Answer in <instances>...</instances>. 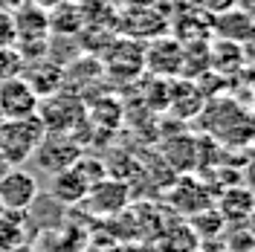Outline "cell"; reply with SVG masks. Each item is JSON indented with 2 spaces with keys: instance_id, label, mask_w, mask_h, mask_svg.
<instances>
[{
  "instance_id": "1",
  "label": "cell",
  "mask_w": 255,
  "mask_h": 252,
  "mask_svg": "<svg viewBox=\"0 0 255 252\" xmlns=\"http://www.w3.org/2000/svg\"><path fill=\"white\" fill-rule=\"evenodd\" d=\"M44 125L35 116H26V119H3L0 122V157L6 159L12 168L23 165L26 159H32L38 142L44 139Z\"/></svg>"
},
{
  "instance_id": "2",
  "label": "cell",
  "mask_w": 255,
  "mask_h": 252,
  "mask_svg": "<svg viewBox=\"0 0 255 252\" xmlns=\"http://www.w3.org/2000/svg\"><path fill=\"white\" fill-rule=\"evenodd\" d=\"M87 116V105L81 102V96L70 93V90H58V93L41 99L38 105V119L47 133H70L84 122Z\"/></svg>"
},
{
  "instance_id": "3",
  "label": "cell",
  "mask_w": 255,
  "mask_h": 252,
  "mask_svg": "<svg viewBox=\"0 0 255 252\" xmlns=\"http://www.w3.org/2000/svg\"><path fill=\"white\" fill-rule=\"evenodd\" d=\"M81 154H84L81 142L73 139L70 133H44V139L38 142L32 159L38 162V168H44L49 174H58V171H67Z\"/></svg>"
},
{
  "instance_id": "4",
  "label": "cell",
  "mask_w": 255,
  "mask_h": 252,
  "mask_svg": "<svg viewBox=\"0 0 255 252\" xmlns=\"http://www.w3.org/2000/svg\"><path fill=\"white\" fill-rule=\"evenodd\" d=\"M38 200V180L23 168H9L0 177V209L3 212H29Z\"/></svg>"
},
{
  "instance_id": "5",
  "label": "cell",
  "mask_w": 255,
  "mask_h": 252,
  "mask_svg": "<svg viewBox=\"0 0 255 252\" xmlns=\"http://www.w3.org/2000/svg\"><path fill=\"white\" fill-rule=\"evenodd\" d=\"M38 105H41V99L35 96V90L26 84L23 76L0 81V116L3 119H26V116H35Z\"/></svg>"
},
{
  "instance_id": "6",
  "label": "cell",
  "mask_w": 255,
  "mask_h": 252,
  "mask_svg": "<svg viewBox=\"0 0 255 252\" xmlns=\"http://www.w3.org/2000/svg\"><path fill=\"white\" fill-rule=\"evenodd\" d=\"M253 26H255L253 12H247L241 6H232L226 12H218V15H212V20H209V32L218 41H229V44H241V47H247L253 41Z\"/></svg>"
},
{
  "instance_id": "7",
  "label": "cell",
  "mask_w": 255,
  "mask_h": 252,
  "mask_svg": "<svg viewBox=\"0 0 255 252\" xmlns=\"http://www.w3.org/2000/svg\"><path fill=\"white\" fill-rule=\"evenodd\" d=\"M128 200H130L128 186L122 183V180H113V177H102L96 186H90L87 197H84V203L90 206V212L102 215V218L119 215V212L128 206Z\"/></svg>"
},
{
  "instance_id": "8",
  "label": "cell",
  "mask_w": 255,
  "mask_h": 252,
  "mask_svg": "<svg viewBox=\"0 0 255 252\" xmlns=\"http://www.w3.org/2000/svg\"><path fill=\"white\" fill-rule=\"evenodd\" d=\"M142 64L157 76H177L183 67V44L177 38H159L145 49Z\"/></svg>"
},
{
  "instance_id": "9",
  "label": "cell",
  "mask_w": 255,
  "mask_h": 252,
  "mask_svg": "<svg viewBox=\"0 0 255 252\" xmlns=\"http://www.w3.org/2000/svg\"><path fill=\"white\" fill-rule=\"evenodd\" d=\"M23 79L38 99H47V96L64 90V67L55 61H47V58H38V61H29L23 67Z\"/></svg>"
},
{
  "instance_id": "10",
  "label": "cell",
  "mask_w": 255,
  "mask_h": 252,
  "mask_svg": "<svg viewBox=\"0 0 255 252\" xmlns=\"http://www.w3.org/2000/svg\"><path fill=\"white\" fill-rule=\"evenodd\" d=\"M168 200L174 203L177 212H186V218H191L194 212H203V209L212 206V194H209V189L203 183H197L191 177H183V180H177Z\"/></svg>"
},
{
  "instance_id": "11",
  "label": "cell",
  "mask_w": 255,
  "mask_h": 252,
  "mask_svg": "<svg viewBox=\"0 0 255 252\" xmlns=\"http://www.w3.org/2000/svg\"><path fill=\"white\" fill-rule=\"evenodd\" d=\"M87 191H90V183L81 177L73 165L67 168V171H58L52 174V186H49V194L64 206H76V203H84V197H87Z\"/></svg>"
},
{
  "instance_id": "12",
  "label": "cell",
  "mask_w": 255,
  "mask_h": 252,
  "mask_svg": "<svg viewBox=\"0 0 255 252\" xmlns=\"http://www.w3.org/2000/svg\"><path fill=\"white\" fill-rule=\"evenodd\" d=\"M215 209L221 212L223 221L244 223V221H250V215H253V194H250V189H244V186H232L229 191L221 194V200H218Z\"/></svg>"
},
{
  "instance_id": "13",
  "label": "cell",
  "mask_w": 255,
  "mask_h": 252,
  "mask_svg": "<svg viewBox=\"0 0 255 252\" xmlns=\"http://www.w3.org/2000/svg\"><path fill=\"white\" fill-rule=\"evenodd\" d=\"M26 247V215L0 209V252H20Z\"/></svg>"
},
{
  "instance_id": "14",
  "label": "cell",
  "mask_w": 255,
  "mask_h": 252,
  "mask_svg": "<svg viewBox=\"0 0 255 252\" xmlns=\"http://www.w3.org/2000/svg\"><path fill=\"white\" fill-rule=\"evenodd\" d=\"M23 67H26V61L15 47H0V81L23 76Z\"/></svg>"
},
{
  "instance_id": "15",
  "label": "cell",
  "mask_w": 255,
  "mask_h": 252,
  "mask_svg": "<svg viewBox=\"0 0 255 252\" xmlns=\"http://www.w3.org/2000/svg\"><path fill=\"white\" fill-rule=\"evenodd\" d=\"M0 47H15V20L9 9H0Z\"/></svg>"
},
{
  "instance_id": "16",
  "label": "cell",
  "mask_w": 255,
  "mask_h": 252,
  "mask_svg": "<svg viewBox=\"0 0 255 252\" xmlns=\"http://www.w3.org/2000/svg\"><path fill=\"white\" fill-rule=\"evenodd\" d=\"M191 6H197L200 12L206 15H218V12H226L232 6H238V0H189Z\"/></svg>"
},
{
  "instance_id": "17",
  "label": "cell",
  "mask_w": 255,
  "mask_h": 252,
  "mask_svg": "<svg viewBox=\"0 0 255 252\" xmlns=\"http://www.w3.org/2000/svg\"><path fill=\"white\" fill-rule=\"evenodd\" d=\"M12 9H20V6H26V3H32V0H6Z\"/></svg>"
},
{
  "instance_id": "18",
  "label": "cell",
  "mask_w": 255,
  "mask_h": 252,
  "mask_svg": "<svg viewBox=\"0 0 255 252\" xmlns=\"http://www.w3.org/2000/svg\"><path fill=\"white\" fill-rule=\"evenodd\" d=\"M9 168H12V165H9V162H6V159L0 157V177H3V174L9 171Z\"/></svg>"
},
{
  "instance_id": "19",
  "label": "cell",
  "mask_w": 255,
  "mask_h": 252,
  "mask_svg": "<svg viewBox=\"0 0 255 252\" xmlns=\"http://www.w3.org/2000/svg\"><path fill=\"white\" fill-rule=\"evenodd\" d=\"M0 122H3V116H0Z\"/></svg>"
}]
</instances>
